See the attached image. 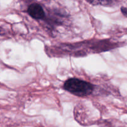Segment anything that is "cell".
I'll return each instance as SVG.
<instances>
[{
	"instance_id": "cell-3",
	"label": "cell",
	"mask_w": 127,
	"mask_h": 127,
	"mask_svg": "<svg viewBox=\"0 0 127 127\" xmlns=\"http://www.w3.org/2000/svg\"><path fill=\"white\" fill-rule=\"evenodd\" d=\"M89 2L92 4H97L101 5H109L112 2L113 0H87Z\"/></svg>"
},
{
	"instance_id": "cell-4",
	"label": "cell",
	"mask_w": 127,
	"mask_h": 127,
	"mask_svg": "<svg viewBox=\"0 0 127 127\" xmlns=\"http://www.w3.org/2000/svg\"><path fill=\"white\" fill-rule=\"evenodd\" d=\"M121 12L124 16L127 17V7H121Z\"/></svg>"
},
{
	"instance_id": "cell-1",
	"label": "cell",
	"mask_w": 127,
	"mask_h": 127,
	"mask_svg": "<svg viewBox=\"0 0 127 127\" xmlns=\"http://www.w3.org/2000/svg\"><path fill=\"white\" fill-rule=\"evenodd\" d=\"M63 88L71 94L78 97H86L91 95L94 90V86L84 80L70 78L64 82Z\"/></svg>"
},
{
	"instance_id": "cell-2",
	"label": "cell",
	"mask_w": 127,
	"mask_h": 127,
	"mask_svg": "<svg viewBox=\"0 0 127 127\" xmlns=\"http://www.w3.org/2000/svg\"><path fill=\"white\" fill-rule=\"evenodd\" d=\"M27 12L31 17L36 20L43 19L45 17L43 7L38 3H32L29 5L27 9Z\"/></svg>"
}]
</instances>
